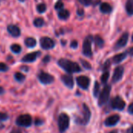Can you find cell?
Wrapping results in <instances>:
<instances>
[{
  "instance_id": "cell-1",
  "label": "cell",
  "mask_w": 133,
  "mask_h": 133,
  "mask_svg": "<svg viewBox=\"0 0 133 133\" xmlns=\"http://www.w3.org/2000/svg\"><path fill=\"white\" fill-rule=\"evenodd\" d=\"M58 65L61 67L63 70H65L68 74L77 73L82 71L80 66L78 63L70 61L66 58H60L58 61Z\"/></svg>"
},
{
  "instance_id": "cell-2",
  "label": "cell",
  "mask_w": 133,
  "mask_h": 133,
  "mask_svg": "<svg viewBox=\"0 0 133 133\" xmlns=\"http://www.w3.org/2000/svg\"><path fill=\"white\" fill-rule=\"evenodd\" d=\"M82 107H83V116L81 118L78 117L77 118H76L75 122L79 125L84 126V125H87L90 120L91 111H90V109L89 108V107L86 104H83L82 105Z\"/></svg>"
},
{
  "instance_id": "cell-3",
  "label": "cell",
  "mask_w": 133,
  "mask_h": 133,
  "mask_svg": "<svg viewBox=\"0 0 133 133\" xmlns=\"http://www.w3.org/2000/svg\"><path fill=\"white\" fill-rule=\"evenodd\" d=\"M70 118L65 113H62L58 118V127L60 133H64L69 127Z\"/></svg>"
},
{
  "instance_id": "cell-4",
  "label": "cell",
  "mask_w": 133,
  "mask_h": 133,
  "mask_svg": "<svg viewBox=\"0 0 133 133\" xmlns=\"http://www.w3.org/2000/svg\"><path fill=\"white\" fill-rule=\"evenodd\" d=\"M32 122H33L32 117L29 114L20 115L16 119V125L19 127L29 128L31 126Z\"/></svg>"
},
{
  "instance_id": "cell-5",
  "label": "cell",
  "mask_w": 133,
  "mask_h": 133,
  "mask_svg": "<svg viewBox=\"0 0 133 133\" xmlns=\"http://www.w3.org/2000/svg\"><path fill=\"white\" fill-rule=\"evenodd\" d=\"M111 91V85H105L104 89L102 90L101 93L98 97V105L102 107L103 105L106 104L110 98V94Z\"/></svg>"
},
{
  "instance_id": "cell-6",
  "label": "cell",
  "mask_w": 133,
  "mask_h": 133,
  "mask_svg": "<svg viewBox=\"0 0 133 133\" xmlns=\"http://www.w3.org/2000/svg\"><path fill=\"white\" fill-rule=\"evenodd\" d=\"M93 37L91 35L87 36L83 44V54L87 58H91L93 55L92 51V42H93Z\"/></svg>"
},
{
  "instance_id": "cell-7",
  "label": "cell",
  "mask_w": 133,
  "mask_h": 133,
  "mask_svg": "<svg viewBox=\"0 0 133 133\" xmlns=\"http://www.w3.org/2000/svg\"><path fill=\"white\" fill-rule=\"evenodd\" d=\"M37 79L40 81V83L43 85H49L55 81V77L52 75L44 71H41L38 72Z\"/></svg>"
},
{
  "instance_id": "cell-8",
  "label": "cell",
  "mask_w": 133,
  "mask_h": 133,
  "mask_svg": "<svg viewBox=\"0 0 133 133\" xmlns=\"http://www.w3.org/2000/svg\"><path fill=\"white\" fill-rule=\"evenodd\" d=\"M40 45L44 50H51L55 48V42L49 37H42L40 39Z\"/></svg>"
},
{
  "instance_id": "cell-9",
  "label": "cell",
  "mask_w": 133,
  "mask_h": 133,
  "mask_svg": "<svg viewBox=\"0 0 133 133\" xmlns=\"http://www.w3.org/2000/svg\"><path fill=\"white\" fill-rule=\"evenodd\" d=\"M111 107L114 110H118V111H122L125 108V102L124 100L120 97L119 96H117L114 97L111 101Z\"/></svg>"
},
{
  "instance_id": "cell-10",
  "label": "cell",
  "mask_w": 133,
  "mask_h": 133,
  "mask_svg": "<svg viewBox=\"0 0 133 133\" xmlns=\"http://www.w3.org/2000/svg\"><path fill=\"white\" fill-rule=\"evenodd\" d=\"M41 55V52L40 51L30 52L24 55L22 58L21 62L23 63H32V62H34Z\"/></svg>"
},
{
  "instance_id": "cell-11",
  "label": "cell",
  "mask_w": 133,
  "mask_h": 133,
  "mask_svg": "<svg viewBox=\"0 0 133 133\" xmlns=\"http://www.w3.org/2000/svg\"><path fill=\"white\" fill-rule=\"evenodd\" d=\"M76 83H77V85L83 90H87L88 88H89V86H90V79L86 76H79L78 77H76Z\"/></svg>"
},
{
  "instance_id": "cell-12",
  "label": "cell",
  "mask_w": 133,
  "mask_h": 133,
  "mask_svg": "<svg viewBox=\"0 0 133 133\" xmlns=\"http://www.w3.org/2000/svg\"><path fill=\"white\" fill-rule=\"evenodd\" d=\"M123 74H124V67L122 65L116 67L112 76V83H118L122 79Z\"/></svg>"
},
{
  "instance_id": "cell-13",
  "label": "cell",
  "mask_w": 133,
  "mask_h": 133,
  "mask_svg": "<svg viewBox=\"0 0 133 133\" xmlns=\"http://www.w3.org/2000/svg\"><path fill=\"white\" fill-rule=\"evenodd\" d=\"M7 32L8 34L12 36V37H19L21 35V30L20 28L15 24H9L7 26Z\"/></svg>"
},
{
  "instance_id": "cell-14",
  "label": "cell",
  "mask_w": 133,
  "mask_h": 133,
  "mask_svg": "<svg viewBox=\"0 0 133 133\" xmlns=\"http://www.w3.org/2000/svg\"><path fill=\"white\" fill-rule=\"evenodd\" d=\"M62 83L69 89H72L74 87V79L71 74H65L61 77Z\"/></svg>"
},
{
  "instance_id": "cell-15",
  "label": "cell",
  "mask_w": 133,
  "mask_h": 133,
  "mask_svg": "<svg viewBox=\"0 0 133 133\" xmlns=\"http://www.w3.org/2000/svg\"><path fill=\"white\" fill-rule=\"evenodd\" d=\"M128 40H129V33L128 32H125V33H124L121 36V37L118 39V41L115 44V50H118V49H120L122 48H124L127 44Z\"/></svg>"
},
{
  "instance_id": "cell-16",
  "label": "cell",
  "mask_w": 133,
  "mask_h": 133,
  "mask_svg": "<svg viewBox=\"0 0 133 133\" xmlns=\"http://www.w3.org/2000/svg\"><path fill=\"white\" fill-rule=\"evenodd\" d=\"M120 121V116L118 115H113L111 116H109L106 118L104 121V125L107 127H112L116 125Z\"/></svg>"
},
{
  "instance_id": "cell-17",
  "label": "cell",
  "mask_w": 133,
  "mask_h": 133,
  "mask_svg": "<svg viewBox=\"0 0 133 133\" xmlns=\"http://www.w3.org/2000/svg\"><path fill=\"white\" fill-rule=\"evenodd\" d=\"M127 55H128V52L126 51V52H123V53L118 54V55H115L112 58L113 63H115V64H119V63H121L122 61H124L126 58Z\"/></svg>"
},
{
  "instance_id": "cell-18",
  "label": "cell",
  "mask_w": 133,
  "mask_h": 133,
  "mask_svg": "<svg viewBox=\"0 0 133 133\" xmlns=\"http://www.w3.org/2000/svg\"><path fill=\"white\" fill-rule=\"evenodd\" d=\"M24 44L28 48H34L37 45V41L34 37H29L25 38Z\"/></svg>"
},
{
  "instance_id": "cell-19",
  "label": "cell",
  "mask_w": 133,
  "mask_h": 133,
  "mask_svg": "<svg viewBox=\"0 0 133 133\" xmlns=\"http://www.w3.org/2000/svg\"><path fill=\"white\" fill-rule=\"evenodd\" d=\"M100 10L103 13H110L112 11V7L107 2H103L100 5Z\"/></svg>"
},
{
  "instance_id": "cell-20",
  "label": "cell",
  "mask_w": 133,
  "mask_h": 133,
  "mask_svg": "<svg viewBox=\"0 0 133 133\" xmlns=\"http://www.w3.org/2000/svg\"><path fill=\"white\" fill-rule=\"evenodd\" d=\"M70 16V13L69 12V10L67 9H61L58 12V16L60 19H62V20H65L67 19Z\"/></svg>"
},
{
  "instance_id": "cell-21",
  "label": "cell",
  "mask_w": 133,
  "mask_h": 133,
  "mask_svg": "<svg viewBox=\"0 0 133 133\" xmlns=\"http://www.w3.org/2000/svg\"><path fill=\"white\" fill-rule=\"evenodd\" d=\"M125 10L128 15H133V0H127L125 3Z\"/></svg>"
},
{
  "instance_id": "cell-22",
  "label": "cell",
  "mask_w": 133,
  "mask_h": 133,
  "mask_svg": "<svg viewBox=\"0 0 133 133\" xmlns=\"http://www.w3.org/2000/svg\"><path fill=\"white\" fill-rule=\"evenodd\" d=\"M14 79L16 81H17L18 83H21L25 81L26 79V76L24 74H23L22 72H16L15 74H14Z\"/></svg>"
},
{
  "instance_id": "cell-23",
  "label": "cell",
  "mask_w": 133,
  "mask_h": 133,
  "mask_svg": "<svg viewBox=\"0 0 133 133\" xmlns=\"http://www.w3.org/2000/svg\"><path fill=\"white\" fill-rule=\"evenodd\" d=\"M34 26L37 28H41L44 25V20L42 17H37L34 20Z\"/></svg>"
},
{
  "instance_id": "cell-24",
  "label": "cell",
  "mask_w": 133,
  "mask_h": 133,
  "mask_svg": "<svg viewBox=\"0 0 133 133\" xmlns=\"http://www.w3.org/2000/svg\"><path fill=\"white\" fill-rule=\"evenodd\" d=\"M10 50L12 53L18 55L22 51V47L18 44H12L10 46Z\"/></svg>"
},
{
  "instance_id": "cell-25",
  "label": "cell",
  "mask_w": 133,
  "mask_h": 133,
  "mask_svg": "<svg viewBox=\"0 0 133 133\" xmlns=\"http://www.w3.org/2000/svg\"><path fill=\"white\" fill-rule=\"evenodd\" d=\"M94 42H95L96 45L98 48H103L104 45V39L101 37H100L99 35H97L94 37Z\"/></svg>"
},
{
  "instance_id": "cell-26",
  "label": "cell",
  "mask_w": 133,
  "mask_h": 133,
  "mask_svg": "<svg viewBox=\"0 0 133 133\" xmlns=\"http://www.w3.org/2000/svg\"><path fill=\"white\" fill-rule=\"evenodd\" d=\"M36 9L37 11V12L39 13H44L46 12L47 10V6H46V4L45 3H39L37 7H36Z\"/></svg>"
},
{
  "instance_id": "cell-27",
  "label": "cell",
  "mask_w": 133,
  "mask_h": 133,
  "mask_svg": "<svg viewBox=\"0 0 133 133\" xmlns=\"http://www.w3.org/2000/svg\"><path fill=\"white\" fill-rule=\"evenodd\" d=\"M94 97H99V93H100V83L96 81L94 83Z\"/></svg>"
},
{
  "instance_id": "cell-28",
  "label": "cell",
  "mask_w": 133,
  "mask_h": 133,
  "mask_svg": "<svg viewBox=\"0 0 133 133\" xmlns=\"http://www.w3.org/2000/svg\"><path fill=\"white\" fill-rule=\"evenodd\" d=\"M109 76H110V72H109V71L104 72L101 75V83H102L103 84H106L107 82H108V79H109Z\"/></svg>"
},
{
  "instance_id": "cell-29",
  "label": "cell",
  "mask_w": 133,
  "mask_h": 133,
  "mask_svg": "<svg viewBox=\"0 0 133 133\" xmlns=\"http://www.w3.org/2000/svg\"><path fill=\"white\" fill-rule=\"evenodd\" d=\"M80 62H81V64L83 65V68H84L85 69L90 70V69H92L91 65H90L87 61L83 60V59H80Z\"/></svg>"
},
{
  "instance_id": "cell-30",
  "label": "cell",
  "mask_w": 133,
  "mask_h": 133,
  "mask_svg": "<svg viewBox=\"0 0 133 133\" xmlns=\"http://www.w3.org/2000/svg\"><path fill=\"white\" fill-rule=\"evenodd\" d=\"M9 69V67L4 62H0V72H6Z\"/></svg>"
},
{
  "instance_id": "cell-31",
  "label": "cell",
  "mask_w": 133,
  "mask_h": 133,
  "mask_svg": "<svg viewBox=\"0 0 133 133\" xmlns=\"http://www.w3.org/2000/svg\"><path fill=\"white\" fill-rule=\"evenodd\" d=\"M63 6H64V4H63V2H62V0H58L56 2V3L55 4V9L56 10H58V11L61 10V9H63Z\"/></svg>"
},
{
  "instance_id": "cell-32",
  "label": "cell",
  "mask_w": 133,
  "mask_h": 133,
  "mask_svg": "<svg viewBox=\"0 0 133 133\" xmlns=\"http://www.w3.org/2000/svg\"><path fill=\"white\" fill-rule=\"evenodd\" d=\"M9 119V115L5 112L0 111V122H5Z\"/></svg>"
},
{
  "instance_id": "cell-33",
  "label": "cell",
  "mask_w": 133,
  "mask_h": 133,
  "mask_svg": "<svg viewBox=\"0 0 133 133\" xmlns=\"http://www.w3.org/2000/svg\"><path fill=\"white\" fill-rule=\"evenodd\" d=\"M111 66V61L110 60H108L105 62V63L103 65V67H102V69L103 71L106 72V71H108V69L110 68Z\"/></svg>"
},
{
  "instance_id": "cell-34",
  "label": "cell",
  "mask_w": 133,
  "mask_h": 133,
  "mask_svg": "<svg viewBox=\"0 0 133 133\" xmlns=\"http://www.w3.org/2000/svg\"><path fill=\"white\" fill-rule=\"evenodd\" d=\"M44 124V121L41 119V118H37L35 120H34V125L36 126H41Z\"/></svg>"
},
{
  "instance_id": "cell-35",
  "label": "cell",
  "mask_w": 133,
  "mask_h": 133,
  "mask_svg": "<svg viewBox=\"0 0 133 133\" xmlns=\"http://www.w3.org/2000/svg\"><path fill=\"white\" fill-rule=\"evenodd\" d=\"M80 3H82V4H83L84 5H86V6H88V5H90V4H91V2H92V0H78Z\"/></svg>"
},
{
  "instance_id": "cell-36",
  "label": "cell",
  "mask_w": 133,
  "mask_h": 133,
  "mask_svg": "<svg viewBox=\"0 0 133 133\" xmlns=\"http://www.w3.org/2000/svg\"><path fill=\"white\" fill-rule=\"evenodd\" d=\"M50 61H51V56H50V55H45V56L43 58V59H42V62H43V63H44V64L48 63Z\"/></svg>"
},
{
  "instance_id": "cell-37",
  "label": "cell",
  "mask_w": 133,
  "mask_h": 133,
  "mask_svg": "<svg viewBox=\"0 0 133 133\" xmlns=\"http://www.w3.org/2000/svg\"><path fill=\"white\" fill-rule=\"evenodd\" d=\"M70 47L73 49H76L78 48V41H72L70 44Z\"/></svg>"
},
{
  "instance_id": "cell-38",
  "label": "cell",
  "mask_w": 133,
  "mask_h": 133,
  "mask_svg": "<svg viewBox=\"0 0 133 133\" xmlns=\"http://www.w3.org/2000/svg\"><path fill=\"white\" fill-rule=\"evenodd\" d=\"M9 133H22V131L18 128H14L11 130V132Z\"/></svg>"
},
{
  "instance_id": "cell-39",
  "label": "cell",
  "mask_w": 133,
  "mask_h": 133,
  "mask_svg": "<svg viewBox=\"0 0 133 133\" xmlns=\"http://www.w3.org/2000/svg\"><path fill=\"white\" fill-rule=\"evenodd\" d=\"M128 111L130 115H133V103H132L129 106V108H128Z\"/></svg>"
},
{
  "instance_id": "cell-40",
  "label": "cell",
  "mask_w": 133,
  "mask_h": 133,
  "mask_svg": "<svg viewBox=\"0 0 133 133\" xmlns=\"http://www.w3.org/2000/svg\"><path fill=\"white\" fill-rule=\"evenodd\" d=\"M77 14H78L79 16H83V15L84 14V11H83V9H78V10H77Z\"/></svg>"
},
{
  "instance_id": "cell-41",
  "label": "cell",
  "mask_w": 133,
  "mask_h": 133,
  "mask_svg": "<svg viewBox=\"0 0 133 133\" xmlns=\"http://www.w3.org/2000/svg\"><path fill=\"white\" fill-rule=\"evenodd\" d=\"M22 70H23L24 72H28L29 71V68L27 67V66H26V65H24V66H21V68H20Z\"/></svg>"
},
{
  "instance_id": "cell-42",
  "label": "cell",
  "mask_w": 133,
  "mask_h": 133,
  "mask_svg": "<svg viewBox=\"0 0 133 133\" xmlns=\"http://www.w3.org/2000/svg\"><path fill=\"white\" fill-rule=\"evenodd\" d=\"M5 91L4 88H3L2 87H1V86H0V96H1V95H2V94H5Z\"/></svg>"
},
{
  "instance_id": "cell-43",
  "label": "cell",
  "mask_w": 133,
  "mask_h": 133,
  "mask_svg": "<svg viewBox=\"0 0 133 133\" xmlns=\"http://www.w3.org/2000/svg\"><path fill=\"white\" fill-rule=\"evenodd\" d=\"M127 52H128V54H129L131 56H133V47L132 48H131L127 51Z\"/></svg>"
},
{
  "instance_id": "cell-44",
  "label": "cell",
  "mask_w": 133,
  "mask_h": 133,
  "mask_svg": "<svg viewBox=\"0 0 133 133\" xmlns=\"http://www.w3.org/2000/svg\"><path fill=\"white\" fill-rule=\"evenodd\" d=\"M126 133H133V125L131 126V128H129L127 131H126Z\"/></svg>"
},
{
  "instance_id": "cell-45",
  "label": "cell",
  "mask_w": 133,
  "mask_h": 133,
  "mask_svg": "<svg viewBox=\"0 0 133 133\" xmlns=\"http://www.w3.org/2000/svg\"><path fill=\"white\" fill-rule=\"evenodd\" d=\"M109 133H118V130H113V131L110 132Z\"/></svg>"
},
{
  "instance_id": "cell-46",
  "label": "cell",
  "mask_w": 133,
  "mask_h": 133,
  "mask_svg": "<svg viewBox=\"0 0 133 133\" xmlns=\"http://www.w3.org/2000/svg\"><path fill=\"white\" fill-rule=\"evenodd\" d=\"M18 1H19V2H25L26 0H18Z\"/></svg>"
},
{
  "instance_id": "cell-47",
  "label": "cell",
  "mask_w": 133,
  "mask_h": 133,
  "mask_svg": "<svg viewBox=\"0 0 133 133\" xmlns=\"http://www.w3.org/2000/svg\"><path fill=\"white\" fill-rule=\"evenodd\" d=\"M132 42H133V34H132Z\"/></svg>"
},
{
  "instance_id": "cell-48",
  "label": "cell",
  "mask_w": 133,
  "mask_h": 133,
  "mask_svg": "<svg viewBox=\"0 0 133 133\" xmlns=\"http://www.w3.org/2000/svg\"><path fill=\"white\" fill-rule=\"evenodd\" d=\"M1 2H2V0H0V4H1Z\"/></svg>"
}]
</instances>
